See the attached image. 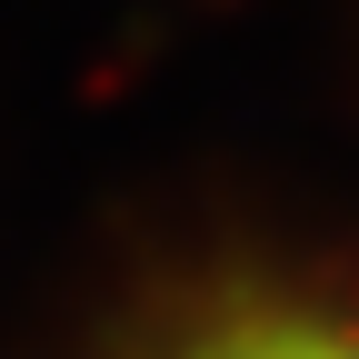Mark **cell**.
I'll list each match as a JSON object with an SVG mask.
<instances>
[{
	"instance_id": "cell-1",
	"label": "cell",
	"mask_w": 359,
	"mask_h": 359,
	"mask_svg": "<svg viewBox=\"0 0 359 359\" xmlns=\"http://www.w3.org/2000/svg\"><path fill=\"white\" fill-rule=\"evenodd\" d=\"M190 359H359V330H339V320H240V330H210Z\"/></svg>"
}]
</instances>
